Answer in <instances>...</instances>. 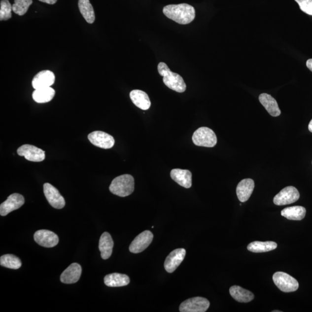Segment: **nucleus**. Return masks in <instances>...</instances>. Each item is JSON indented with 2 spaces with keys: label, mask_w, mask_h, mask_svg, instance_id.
I'll return each mask as SVG.
<instances>
[{
  "label": "nucleus",
  "mask_w": 312,
  "mask_h": 312,
  "mask_svg": "<svg viewBox=\"0 0 312 312\" xmlns=\"http://www.w3.org/2000/svg\"><path fill=\"white\" fill-rule=\"evenodd\" d=\"M130 278L125 274L113 273L106 275L104 283L110 287H123L130 283Z\"/></svg>",
  "instance_id": "4be33fe9"
},
{
  "label": "nucleus",
  "mask_w": 312,
  "mask_h": 312,
  "mask_svg": "<svg viewBox=\"0 0 312 312\" xmlns=\"http://www.w3.org/2000/svg\"><path fill=\"white\" fill-rule=\"evenodd\" d=\"M0 265L9 269L18 270L22 267V262L19 257L15 255L8 254L3 255L0 258Z\"/></svg>",
  "instance_id": "cd10ccee"
},
{
  "label": "nucleus",
  "mask_w": 312,
  "mask_h": 312,
  "mask_svg": "<svg viewBox=\"0 0 312 312\" xmlns=\"http://www.w3.org/2000/svg\"><path fill=\"white\" fill-rule=\"evenodd\" d=\"M0 6V21H7L12 18V5L8 0H1Z\"/></svg>",
  "instance_id": "c756f323"
},
{
  "label": "nucleus",
  "mask_w": 312,
  "mask_h": 312,
  "mask_svg": "<svg viewBox=\"0 0 312 312\" xmlns=\"http://www.w3.org/2000/svg\"><path fill=\"white\" fill-rule=\"evenodd\" d=\"M39 1L46 3V4H54L58 0H39Z\"/></svg>",
  "instance_id": "2f4dec72"
},
{
  "label": "nucleus",
  "mask_w": 312,
  "mask_h": 312,
  "mask_svg": "<svg viewBox=\"0 0 312 312\" xmlns=\"http://www.w3.org/2000/svg\"><path fill=\"white\" fill-rule=\"evenodd\" d=\"M299 5L302 11L312 16V0H295Z\"/></svg>",
  "instance_id": "7c9ffc66"
},
{
  "label": "nucleus",
  "mask_w": 312,
  "mask_h": 312,
  "mask_svg": "<svg viewBox=\"0 0 312 312\" xmlns=\"http://www.w3.org/2000/svg\"><path fill=\"white\" fill-rule=\"evenodd\" d=\"M230 294L234 300L240 303H249L254 299V294L251 291L238 286L230 288Z\"/></svg>",
  "instance_id": "5701e85b"
},
{
  "label": "nucleus",
  "mask_w": 312,
  "mask_h": 312,
  "mask_svg": "<svg viewBox=\"0 0 312 312\" xmlns=\"http://www.w3.org/2000/svg\"><path fill=\"white\" fill-rule=\"evenodd\" d=\"M163 13L167 18L180 25L189 24L195 19V9L187 4L169 5L164 6Z\"/></svg>",
  "instance_id": "f257e3e1"
},
{
  "label": "nucleus",
  "mask_w": 312,
  "mask_h": 312,
  "mask_svg": "<svg viewBox=\"0 0 312 312\" xmlns=\"http://www.w3.org/2000/svg\"><path fill=\"white\" fill-rule=\"evenodd\" d=\"M34 239L40 246L49 248L56 246L59 242V237L55 233L46 230L36 231Z\"/></svg>",
  "instance_id": "ddd939ff"
},
{
  "label": "nucleus",
  "mask_w": 312,
  "mask_h": 312,
  "mask_svg": "<svg viewBox=\"0 0 312 312\" xmlns=\"http://www.w3.org/2000/svg\"><path fill=\"white\" fill-rule=\"evenodd\" d=\"M274 312H281V311H273Z\"/></svg>",
  "instance_id": "f704fd0d"
},
{
  "label": "nucleus",
  "mask_w": 312,
  "mask_h": 312,
  "mask_svg": "<svg viewBox=\"0 0 312 312\" xmlns=\"http://www.w3.org/2000/svg\"><path fill=\"white\" fill-rule=\"evenodd\" d=\"M55 75L49 70L40 71L32 80L33 88L36 89L49 88L54 84Z\"/></svg>",
  "instance_id": "2eb2a0df"
},
{
  "label": "nucleus",
  "mask_w": 312,
  "mask_h": 312,
  "mask_svg": "<svg viewBox=\"0 0 312 312\" xmlns=\"http://www.w3.org/2000/svg\"><path fill=\"white\" fill-rule=\"evenodd\" d=\"M82 267L78 263H73L64 271L60 280L65 284H73L78 281L81 276Z\"/></svg>",
  "instance_id": "dca6fc26"
},
{
  "label": "nucleus",
  "mask_w": 312,
  "mask_h": 312,
  "mask_svg": "<svg viewBox=\"0 0 312 312\" xmlns=\"http://www.w3.org/2000/svg\"><path fill=\"white\" fill-rule=\"evenodd\" d=\"M32 4L33 0H15L12 11L19 16L24 15Z\"/></svg>",
  "instance_id": "c85d7f7f"
},
{
  "label": "nucleus",
  "mask_w": 312,
  "mask_h": 312,
  "mask_svg": "<svg viewBox=\"0 0 312 312\" xmlns=\"http://www.w3.org/2000/svg\"><path fill=\"white\" fill-rule=\"evenodd\" d=\"M157 67L159 74L163 77V82L168 88L178 93L185 92L186 85L182 76L171 71L165 63H160Z\"/></svg>",
  "instance_id": "f03ea898"
},
{
  "label": "nucleus",
  "mask_w": 312,
  "mask_h": 312,
  "mask_svg": "<svg viewBox=\"0 0 312 312\" xmlns=\"http://www.w3.org/2000/svg\"><path fill=\"white\" fill-rule=\"evenodd\" d=\"M25 198L21 194L14 193L10 195L7 200L0 206V214L2 216L7 215L13 210L18 209L25 204Z\"/></svg>",
  "instance_id": "f8f14e48"
},
{
  "label": "nucleus",
  "mask_w": 312,
  "mask_h": 312,
  "mask_svg": "<svg viewBox=\"0 0 312 312\" xmlns=\"http://www.w3.org/2000/svg\"><path fill=\"white\" fill-rule=\"evenodd\" d=\"M78 6L84 19L89 24H92L95 21L96 17L95 11L89 0H79Z\"/></svg>",
  "instance_id": "bb28decb"
},
{
  "label": "nucleus",
  "mask_w": 312,
  "mask_h": 312,
  "mask_svg": "<svg viewBox=\"0 0 312 312\" xmlns=\"http://www.w3.org/2000/svg\"><path fill=\"white\" fill-rule=\"evenodd\" d=\"M273 280L277 287L284 293L296 291L299 287V283L294 277L283 272L275 273Z\"/></svg>",
  "instance_id": "39448f33"
},
{
  "label": "nucleus",
  "mask_w": 312,
  "mask_h": 312,
  "mask_svg": "<svg viewBox=\"0 0 312 312\" xmlns=\"http://www.w3.org/2000/svg\"><path fill=\"white\" fill-rule=\"evenodd\" d=\"M277 244L273 241H254L249 244L247 250L253 253H264L277 249Z\"/></svg>",
  "instance_id": "393cba45"
},
{
  "label": "nucleus",
  "mask_w": 312,
  "mask_h": 312,
  "mask_svg": "<svg viewBox=\"0 0 312 312\" xmlns=\"http://www.w3.org/2000/svg\"><path fill=\"white\" fill-rule=\"evenodd\" d=\"M153 239V234L146 230L137 236L129 247L130 252L134 254L141 253L148 247Z\"/></svg>",
  "instance_id": "9b49d317"
},
{
  "label": "nucleus",
  "mask_w": 312,
  "mask_h": 312,
  "mask_svg": "<svg viewBox=\"0 0 312 312\" xmlns=\"http://www.w3.org/2000/svg\"><path fill=\"white\" fill-rule=\"evenodd\" d=\"M18 155L24 156L25 159L33 162H41L45 159L44 151L35 146L22 145L17 150Z\"/></svg>",
  "instance_id": "9d476101"
},
{
  "label": "nucleus",
  "mask_w": 312,
  "mask_h": 312,
  "mask_svg": "<svg viewBox=\"0 0 312 312\" xmlns=\"http://www.w3.org/2000/svg\"><path fill=\"white\" fill-rule=\"evenodd\" d=\"M43 193L50 206L56 209H62L65 207L66 201L56 187L48 183L43 184Z\"/></svg>",
  "instance_id": "6e6552de"
},
{
  "label": "nucleus",
  "mask_w": 312,
  "mask_h": 312,
  "mask_svg": "<svg viewBox=\"0 0 312 312\" xmlns=\"http://www.w3.org/2000/svg\"><path fill=\"white\" fill-rule=\"evenodd\" d=\"M307 66L312 72V59H309L307 62Z\"/></svg>",
  "instance_id": "473e14b6"
},
{
  "label": "nucleus",
  "mask_w": 312,
  "mask_h": 312,
  "mask_svg": "<svg viewBox=\"0 0 312 312\" xmlns=\"http://www.w3.org/2000/svg\"><path fill=\"white\" fill-rule=\"evenodd\" d=\"M130 97L134 105L142 110L150 108L151 102L148 95L142 90H134L130 93Z\"/></svg>",
  "instance_id": "aec40b11"
},
{
  "label": "nucleus",
  "mask_w": 312,
  "mask_h": 312,
  "mask_svg": "<svg viewBox=\"0 0 312 312\" xmlns=\"http://www.w3.org/2000/svg\"><path fill=\"white\" fill-rule=\"evenodd\" d=\"M300 197V193L296 187L287 186L275 196L274 203L277 206H286L296 203Z\"/></svg>",
  "instance_id": "0eeeda50"
},
{
  "label": "nucleus",
  "mask_w": 312,
  "mask_h": 312,
  "mask_svg": "<svg viewBox=\"0 0 312 312\" xmlns=\"http://www.w3.org/2000/svg\"><path fill=\"white\" fill-rule=\"evenodd\" d=\"M254 189V182L251 179H244L238 183L237 194L241 203L246 202L249 199Z\"/></svg>",
  "instance_id": "a211bd4d"
},
{
  "label": "nucleus",
  "mask_w": 312,
  "mask_h": 312,
  "mask_svg": "<svg viewBox=\"0 0 312 312\" xmlns=\"http://www.w3.org/2000/svg\"><path fill=\"white\" fill-rule=\"evenodd\" d=\"M55 95V90L50 87L49 88L36 89L33 93V99L37 103L50 102Z\"/></svg>",
  "instance_id": "a878e982"
},
{
  "label": "nucleus",
  "mask_w": 312,
  "mask_h": 312,
  "mask_svg": "<svg viewBox=\"0 0 312 312\" xmlns=\"http://www.w3.org/2000/svg\"><path fill=\"white\" fill-rule=\"evenodd\" d=\"M88 139L93 145L104 149L112 148L115 142L112 136L100 131H96L89 134Z\"/></svg>",
  "instance_id": "1a4fd4ad"
},
{
  "label": "nucleus",
  "mask_w": 312,
  "mask_h": 312,
  "mask_svg": "<svg viewBox=\"0 0 312 312\" xmlns=\"http://www.w3.org/2000/svg\"><path fill=\"white\" fill-rule=\"evenodd\" d=\"M109 190L112 194L121 197L130 196L134 190V177L129 174L116 177L110 184Z\"/></svg>",
  "instance_id": "7ed1b4c3"
},
{
  "label": "nucleus",
  "mask_w": 312,
  "mask_h": 312,
  "mask_svg": "<svg viewBox=\"0 0 312 312\" xmlns=\"http://www.w3.org/2000/svg\"><path fill=\"white\" fill-rule=\"evenodd\" d=\"M114 245L113 241L110 235L104 233L99 241V249L103 259L107 260L111 256Z\"/></svg>",
  "instance_id": "6ab92c4d"
},
{
  "label": "nucleus",
  "mask_w": 312,
  "mask_h": 312,
  "mask_svg": "<svg viewBox=\"0 0 312 312\" xmlns=\"http://www.w3.org/2000/svg\"><path fill=\"white\" fill-rule=\"evenodd\" d=\"M171 178L180 186L189 189L192 185V173L187 170L173 169L171 171Z\"/></svg>",
  "instance_id": "f3484780"
},
{
  "label": "nucleus",
  "mask_w": 312,
  "mask_h": 312,
  "mask_svg": "<svg viewBox=\"0 0 312 312\" xmlns=\"http://www.w3.org/2000/svg\"><path fill=\"white\" fill-rule=\"evenodd\" d=\"M210 303L206 298L200 297L190 298L180 305L181 312H205L209 308Z\"/></svg>",
  "instance_id": "423d86ee"
},
{
  "label": "nucleus",
  "mask_w": 312,
  "mask_h": 312,
  "mask_svg": "<svg viewBox=\"0 0 312 312\" xmlns=\"http://www.w3.org/2000/svg\"><path fill=\"white\" fill-rule=\"evenodd\" d=\"M186 251L184 249H177L171 252L164 262V268L169 273H173L180 264L186 256Z\"/></svg>",
  "instance_id": "4468645a"
},
{
  "label": "nucleus",
  "mask_w": 312,
  "mask_h": 312,
  "mask_svg": "<svg viewBox=\"0 0 312 312\" xmlns=\"http://www.w3.org/2000/svg\"><path fill=\"white\" fill-rule=\"evenodd\" d=\"M259 101L267 111L272 116L277 117L280 115L281 111L276 100L267 93L261 94Z\"/></svg>",
  "instance_id": "412c9836"
},
{
  "label": "nucleus",
  "mask_w": 312,
  "mask_h": 312,
  "mask_svg": "<svg viewBox=\"0 0 312 312\" xmlns=\"http://www.w3.org/2000/svg\"><path fill=\"white\" fill-rule=\"evenodd\" d=\"M306 209L301 206H294L284 208L281 210V215L291 220H301L306 215Z\"/></svg>",
  "instance_id": "b1692460"
},
{
  "label": "nucleus",
  "mask_w": 312,
  "mask_h": 312,
  "mask_svg": "<svg viewBox=\"0 0 312 312\" xmlns=\"http://www.w3.org/2000/svg\"><path fill=\"white\" fill-rule=\"evenodd\" d=\"M308 129L310 132L312 133V119L311 120L310 124H309Z\"/></svg>",
  "instance_id": "72a5a7b5"
},
{
  "label": "nucleus",
  "mask_w": 312,
  "mask_h": 312,
  "mask_svg": "<svg viewBox=\"0 0 312 312\" xmlns=\"http://www.w3.org/2000/svg\"><path fill=\"white\" fill-rule=\"evenodd\" d=\"M193 142L199 146L213 147L217 144L215 133L208 127H203L197 129L192 137Z\"/></svg>",
  "instance_id": "20e7f679"
}]
</instances>
